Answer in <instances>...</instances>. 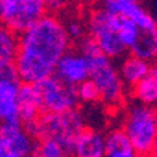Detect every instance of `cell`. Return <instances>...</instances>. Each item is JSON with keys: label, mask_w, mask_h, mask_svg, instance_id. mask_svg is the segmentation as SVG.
Here are the masks:
<instances>
[{"label": "cell", "mask_w": 157, "mask_h": 157, "mask_svg": "<svg viewBox=\"0 0 157 157\" xmlns=\"http://www.w3.org/2000/svg\"><path fill=\"white\" fill-rule=\"evenodd\" d=\"M36 142L21 123H0V157H31Z\"/></svg>", "instance_id": "cell-8"}, {"label": "cell", "mask_w": 157, "mask_h": 157, "mask_svg": "<svg viewBox=\"0 0 157 157\" xmlns=\"http://www.w3.org/2000/svg\"><path fill=\"white\" fill-rule=\"evenodd\" d=\"M123 133L140 157H153L157 146V117L153 106L133 103L123 117Z\"/></svg>", "instance_id": "cell-4"}, {"label": "cell", "mask_w": 157, "mask_h": 157, "mask_svg": "<svg viewBox=\"0 0 157 157\" xmlns=\"http://www.w3.org/2000/svg\"><path fill=\"white\" fill-rule=\"evenodd\" d=\"M40 99L37 95L36 86L31 84L20 85L17 95V116L18 122L27 128L38 119L41 115Z\"/></svg>", "instance_id": "cell-11"}, {"label": "cell", "mask_w": 157, "mask_h": 157, "mask_svg": "<svg viewBox=\"0 0 157 157\" xmlns=\"http://www.w3.org/2000/svg\"><path fill=\"white\" fill-rule=\"evenodd\" d=\"M151 68H153V65L149 61H144V59L137 58V57L130 54L123 57L117 71H119L123 85L133 88L140 79L146 77Z\"/></svg>", "instance_id": "cell-13"}, {"label": "cell", "mask_w": 157, "mask_h": 157, "mask_svg": "<svg viewBox=\"0 0 157 157\" xmlns=\"http://www.w3.org/2000/svg\"><path fill=\"white\" fill-rule=\"evenodd\" d=\"M37 95L40 99V106L44 113H62L77 108L79 99L77 89L68 86L64 82L51 75L34 84Z\"/></svg>", "instance_id": "cell-6"}, {"label": "cell", "mask_w": 157, "mask_h": 157, "mask_svg": "<svg viewBox=\"0 0 157 157\" xmlns=\"http://www.w3.org/2000/svg\"><path fill=\"white\" fill-rule=\"evenodd\" d=\"M75 89H77L78 99L82 101V102L94 103V102H96V101L99 99L98 89H96L95 85L92 84L89 79H86L85 82H82L81 85H78Z\"/></svg>", "instance_id": "cell-20"}, {"label": "cell", "mask_w": 157, "mask_h": 157, "mask_svg": "<svg viewBox=\"0 0 157 157\" xmlns=\"http://www.w3.org/2000/svg\"><path fill=\"white\" fill-rule=\"evenodd\" d=\"M105 157H140L132 147L122 129H115L105 136Z\"/></svg>", "instance_id": "cell-15"}, {"label": "cell", "mask_w": 157, "mask_h": 157, "mask_svg": "<svg viewBox=\"0 0 157 157\" xmlns=\"http://www.w3.org/2000/svg\"><path fill=\"white\" fill-rule=\"evenodd\" d=\"M17 34L0 21V72L13 70L17 55Z\"/></svg>", "instance_id": "cell-14"}, {"label": "cell", "mask_w": 157, "mask_h": 157, "mask_svg": "<svg viewBox=\"0 0 157 157\" xmlns=\"http://www.w3.org/2000/svg\"><path fill=\"white\" fill-rule=\"evenodd\" d=\"M79 51L88 59V64H89L88 79L98 89L99 99L105 105H119L124 95V85L121 79V75L113 59L103 55L89 38L81 41Z\"/></svg>", "instance_id": "cell-2"}, {"label": "cell", "mask_w": 157, "mask_h": 157, "mask_svg": "<svg viewBox=\"0 0 157 157\" xmlns=\"http://www.w3.org/2000/svg\"><path fill=\"white\" fill-rule=\"evenodd\" d=\"M82 3H88V2H91V0H81Z\"/></svg>", "instance_id": "cell-23"}, {"label": "cell", "mask_w": 157, "mask_h": 157, "mask_svg": "<svg viewBox=\"0 0 157 157\" xmlns=\"http://www.w3.org/2000/svg\"><path fill=\"white\" fill-rule=\"evenodd\" d=\"M0 16H2V0H0Z\"/></svg>", "instance_id": "cell-24"}, {"label": "cell", "mask_w": 157, "mask_h": 157, "mask_svg": "<svg viewBox=\"0 0 157 157\" xmlns=\"http://www.w3.org/2000/svg\"><path fill=\"white\" fill-rule=\"evenodd\" d=\"M98 2L101 3L102 9H108L109 6H112V4L119 3V2H126V0H98ZM133 2H140V0H133Z\"/></svg>", "instance_id": "cell-22"}, {"label": "cell", "mask_w": 157, "mask_h": 157, "mask_svg": "<svg viewBox=\"0 0 157 157\" xmlns=\"http://www.w3.org/2000/svg\"><path fill=\"white\" fill-rule=\"evenodd\" d=\"M33 137L40 140H51L67 153H71L78 136L85 130L82 115L77 109L62 113H43L33 124L27 126Z\"/></svg>", "instance_id": "cell-3"}, {"label": "cell", "mask_w": 157, "mask_h": 157, "mask_svg": "<svg viewBox=\"0 0 157 157\" xmlns=\"http://www.w3.org/2000/svg\"><path fill=\"white\" fill-rule=\"evenodd\" d=\"M140 31L142 30H139V27L136 26L135 23H132L128 18L117 16V34H119V38H121L122 44L124 45L126 50H130L133 47V44L139 38Z\"/></svg>", "instance_id": "cell-18"}, {"label": "cell", "mask_w": 157, "mask_h": 157, "mask_svg": "<svg viewBox=\"0 0 157 157\" xmlns=\"http://www.w3.org/2000/svg\"><path fill=\"white\" fill-rule=\"evenodd\" d=\"M74 157H105V136L94 129H85L71 150Z\"/></svg>", "instance_id": "cell-12"}, {"label": "cell", "mask_w": 157, "mask_h": 157, "mask_svg": "<svg viewBox=\"0 0 157 157\" xmlns=\"http://www.w3.org/2000/svg\"><path fill=\"white\" fill-rule=\"evenodd\" d=\"M70 38L58 16L44 14L18 37L14 70L18 81L38 84L54 75L58 59L70 50Z\"/></svg>", "instance_id": "cell-1"}, {"label": "cell", "mask_w": 157, "mask_h": 157, "mask_svg": "<svg viewBox=\"0 0 157 157\" xmlns=\"http://www.w3.org/2000/svg\"><path fill=\"white\" fill-rule=\"evenodd\" d=\"M64 23V27H65L67 36L70 38V41H75V43H81L84 41L85 38H88V31H86V23L82 20L81 17H68L67 21Z\"/></svg>", "instance_id": "cell-19"}, {"label": "cell", "mask_w": 157, "mask_h": 157, "mask_svg": "<svg viewBox=\"0 0 157 157\" xmlns=\"http://www.w3.org/2000/svg\"><path fill=\"white\" fill-rule=\"evenodd\" d=\"M70 3V0H44V6H45V10L50 11H58L65 9Z\"/></svg>", "instance_id": "cell-21"}, {"label": "cell", "mask_w": 157, "mask_h": 157, "mask_svg": "<svg viewBox=\"0 0 157 157\" xmlns=\"http://www.w3.org/2000/svg\"><path fill=\"white\" fill-rule=\"evenodd\" d=\"M132 55L144 61H153L157 54V33H146L140 31L139 38L133 44V47L129 50Z\"/></svg>", "instance_id": "cell-17"}, {"label": "cell", "mask_w": 157, "mask_h": 157, "mask_svg": "<svg viewBox=\"0 0 157 157\" xmlns=\"http://www.w3.org/2000/svg\"><path fill=\"white\" fill-rule=\"evenodd\" d=\"M18 89H20V81H18L14 70H7L0 72V123L18 122Z\"/></svg>", "instance_id": "cell-10"}, {"label": "cell", "mask_w": 157, "mask_h": 157, "mask_svg": "<svg viewBox=\"0 0 157 157\" xmlns=\"http://www.w3.org/2000/svg\"><path fill=\"white\" fill-rule=\"evenodd\" d=\"M86 31L89 40L108 58L117 59L124 57L128 50L117 34V16L103 10L102 7L96 9L88 17Z\"/></svg>", "instance_id": "cell-5"}, {"label": "cell", "mask_w": 157, "mask_h": 157, "mask_svg": "<svg viewBox=\"0 0 157 157\" xmlns=\"http://www.w3.org/2000/svg\"><path fill=\"white\" fill-rule=\"evenodd\" d=\"M133 96L137 103L146 106H153L157 101V74L156 68H151L146 77L140 79L133 86Z\"/></svg>", "instance_id": "cell-16"}, {"label": "cell", "mask_w": 157, "mask_h": 157, "mask_svg": "<svg viewBox=\"0 0 157 157\" xmlns=\"http://www.w3.org/2000/svg\"><path fill=\"white\" fill-rule=\"evenodd\" d=\"M44 14V0H2L0 20L14 33L24 31Z\"/></svg>", "instance_id": "cell-7"}, {"label": "cell", "mask_w": 157, "mask_h": 157, "mask_svg": "<svg viewBox=\"0 0 157 157\" xmlns=\"http://www.w3.org/2000/svg\"><path fill=\"white\" fill-rule=\"evenodd\" d=\"M54 77L68 86L77 88L89 78V64L79 50H67L58 59Z\"/></svg>", "instance_id": "cell-9"}]
</instances>
